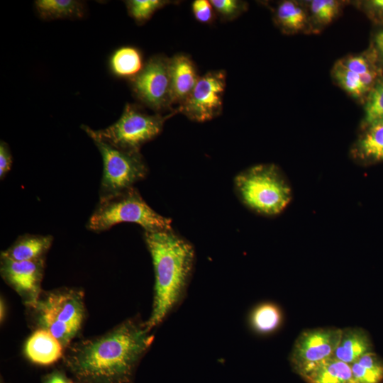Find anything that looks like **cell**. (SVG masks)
<instances>
[{"label": "cell", "mask_w": 383, "mask_h": 383, "mask_svg": "<svg viewBox=\"0 0 383 383\" xmlns=\"http://www.w3.org/2000/svg\"><path fill=\"white\" fill-rule=\"evenodd\" d=\"M303 378L308 383H355L350 365L333 357L321 363Z\"/></svg>", "instance_id": "2e32d148"}, {"label": "cell", "mask_w": 383, "mask_h": 383, "mask_svg": "<svg viewBox=\"0 0 383 383\" xmlns=\"http://www.w3.org/2000/svg\"><path fill=\"white\" fill-rule=\"evenodd\" d=\"M144 65L140 51L131 46L118 48L109 59L111 72L122 78L133 79L140 72Z\"/></svg>", "instance_id": "ac0fdd59"}, {"label": "cell", "mask_w": 383, "mask_h": 383, "mask_svg": "<svg viewBox=\"0 0 383 383\" xmlns=\"http://www.w3.org/2000/svg\"><path fill=\"white\" fill-rule=\"evenodd\" d=\"M90 138L103 160L99 201L133 187L146 177L148 167L140 152L123 150L98 138Z\"/></svg>", "instance_id": "52a82bcc"}, {"label": "cell", "mask_w": 383, "mask_h": 383, "mask_svg": "<svg viewBox=\"0 0 383 383\" xmlns=\"http://www.w3.org/2000/svg\"><path fill=\"white\" fill-rule=\"evenodd\" d=\"M12 155L9 145L1 140L0 143V178L3 179L11 170Z\"/></svg>", "instance_id": "f546056e"}, {"label": "cell", "mask_w": 383, "mask_h": 383, "mask_svg": "<svg viewBox=\"0 0 383 383\" xmlns=\"http://www.w3.org/2000/svg\"><path fill=\"white\" fill-rule=\"evenodd\" d=\"M6 305L5 304V301L2 297H1L0 301V322L2 323L6 318Z\"/></svg>", "instance_id": "1f68e13d"}, {"label": "cell", "mask_w": 383, "mask_h": 383, "mask_svg": "<svg viewBox=\"0 0 383 383\" xmlns=\"http://www.w3.org/2000/svg\"><path fill=\"white\" fill-rule=\"evenodd\" d=\"M178 112H181L179 107L166 116L149 115L135 105L127 104L119 119L107 128L96 131L82 126V128L89 137L98 138L119 149L140 152L143 144L161 133L166 120Z\"/></svg>", "instance_id": "8992f818"}, {"label": "cell", "mask_w": 383, "mask_h": 383, "mask_svg": "<svg viewBox=\"0 0 383 383\" xmlns=\"http://www.w3.org/2000/svg\"><path fill=\"white\" fill-rule=\"evenodd\" d=\"M375 43H383V30L377 34L375 37Z\"/></svg>", "instance_id": "836d02e7"}, {"label": "cell", "mask_w": 383, "mask_h": 383, "mask_svg": "<svg viewBox=\"0 0 383 383\" xmlns=\"http://www.w3.org/2000/svg\"><path fill=\"white\" fill-rule=\"evenodd\" d=\"M275 16L277 23L289 31L301 30L307 23V16L304 9L292 1L281 2L277 8Z\"/></svg>", "instance_id": "7402d4cb"}, {"label": "cell", "mask_w": 383, "mask_h": 383, "mask_svg": "<svg viewBox=\"0 0 383 383\" xmlns=\"http://www.w3.org/2000/svg\"><path fill=\"white\" fill-rule=\"evenodd\" d=\"M383 120V79H378L370 90L365 106L364 125Z\"/></svg>", "instance_id": "603a6c76"}, {"label": "cell", "mask_w": 383, "mask_h": 383, "mask_svg": "<svg viewBox=\"0 0 383 383\" xmlns=\"http://www.w3.org/2000/svg\"><path fill=\"white\" fill-rule=\"evenodd\" d=\"M42 383H73L62 371L55 370L43 377Z\"/></svg>", "instance_id": "4dcf8cb0"}, {"label": "cell", "mask_w": 383, "mask_h": 383, "mask_svg": "<svg viewBox=\"0 0 383 383\" xmlns=\"http://www.w3.org/2000/svg\"><path fill=\"white\" fill-rule=\"evenodd\" d=\"M243 202L257 213L276 215L291 200V190L273 165H260L239 174L235 179Z\"/></svg>", "instance_id": "5b68a950"}, {"label": "cell", "mask_w": 383, "mask_h": 383, "mask_svg": "<svg viewBox=\"0 0 383 383\" xmlns=\"http://www.w3.org/2000/svg\"><path fill=\"white\" fill-rule=\"evenodd\" d=\"M79 383H82V382H79Z\"/></svg>", "instance_id": "8d00e7d4"}, {"label": "cell", "mask_w": 383, "mask_h": 383, "mask_svg": "<svg viewBox=\"0 0 383 383\" xmlns=\"http://www.w3.org/2000/svg\"><path fill=\"white\" fill-rule=\"evenodd\" d=\"M152 257L155 284L148 328L160 326L184 298L192 274L195 252L192 245L172 230L145 232Z\"/></svg>", "instance_id": "7a4b0ae2"}, {"label": "cell", "mask_w": 383, "mask_h": 383, "mask_svg": "<svg viewBox=\"0 0 383 383\" xmlns=\"http://www.w3.org/2000/svg\"><path fill=\"white\" fill-rule=\"evenodd\" d=\"M171 103L179 104L186 100L199 77L192 60L183 54L170 59Z\"/></svg>", "instance_id": "4fadbf2b"}, {"label": "cell", "mask_w": 383, "mask_h": 383, "mask_svg": "<svg viewBox=\"0 0 383 383\" xmlns=\"http://www.w3.org/2000/svg\"><path fill=\"white\" fill-rule=\"evenodd\" d=\"M332 72L335 81L351 96L358 98L367 92L359 74L349 70L341 60L335 64Z\"/></svg>", "instance_id": "cb8c5ba5"}, {"label": "cell", "mask_w": 383, "mask_h": 383, "mask_svg": "<svg viewBox=\"0 0 383 383\" xmlns=\"http://www.w3.org/2000/svg\"><path fill=\"white\" fill-rule=\"evenodd\" d=\"M357 152L362 159L383 160V120L370 126L357 143Z\"/></svg>", "instance_id": "ffe728a7"}, {"label": "cell", "mask_w": 383, "mask_h": 383, "mask_svg": "<svg viewBox=\"0 0 383 383\" xmlns=\"http://www.w3.org/2000/svg\"><path fill=\"white\" fill-rule=\"evenodd\" d=\"M124 222L137 223L145 232L172 230L171 219L154 211L134 187L99 201L87 228L94 232H101Z\"/></svg>", "instance_id": "277c9868"}, {"label": "cell", "mask_w": 383, "mask_h": 383, "mask_svg": "<svg viewBox=\"0 0 383 383\" xmlns=\"http://www.w3.org/2000/svg\"><path fill=\"white\" fill-rule=\"evenodd\" d=\"M65 349L50 333L35 329L27 338L23 348L26 357L32 363L51 365L62 359Z\"/></svg>", "instance_id": "7c38bea8"}, {"label": "cell", "mask_w": 383, "mask_h": 383, "mask_svg": "<svg viewBox=\"0 0 383 383\" xmlns=\"http://www.w3.org/2000/svg\"><path fill=\"white\" fill-rule=\"evenodd\" d=\"M35 7L39 16L47 21L81 18L85 11L84 3L76 0H37Z\"/></svg>", "instance_id": "e0dca14e"}, {"label": "cell", "mask_w": 383, "mask_h": 383, "mask_svg": "<svg viewBox=\"0 0 383 383\" xmlns=\"http://www.w3.org/2000/svg\"><path fill=\"white\" fill-rule=\"evenodd\" d=\"M84 293L75 287L43 291L31 307L27 308L35 329L50 333L66 350L79 333L86 317Z\"/></svg>", "instance_id": "3957f363"}, {"label": "cell", "mask_w": 383, "mask_h": 383, "mask_svg": "<svg viewBox=\"0 0 383 383\" xmlns=\"http://www.w3.org/2000/svg\"><path fill=\"white\" fill-rule=\"evenodd\" d=\"M44 269L45 259L15 261L1 256V276L20 296L26 308L33 306L43 292L41 283Z\"/></svg>", "instance_id": "8fae6325"}, {"label": "cell", "mask_w": 383, "mask_h": 383, "mask_svg": "<svg viewBox=\"0 0 383 383\" xmlns=\"http://www.w3.org/2000/svg\"><path fill=\"white\" fill-rule=\"evenodd\" d=\"M226 79L223 70L209 72L199 77L192 92L179 106L181 112L196 122L218 116L222 110Z\"/></svg>", "instance_id": "30bf717a"}, {"label": "cell", "mask_w": 383, "mask_h": 383, "mask_svg": "<svg viewBox=\"0 0 383 383\" xmlns=\"http://www.w3.org/2000/svg\"><path fill=\"white\" fill-rule=\"evenodd\" d=\"M341 335V328H317L302 331L296 339L289 355L296 373L304 377L321 363L333 357Z\"/></svg>", "instance_id": "ba28073f"}, {"label": "cell", "mask_w": 383, "mask_h": 383, "mask_svg": "<svg viewBox=\"0 0 383 383\" xmlns=\"http://www.w3.org/2000/svg\"><path fill=\"white\" fill-rule=\"evenodd\" d=\"M53 241L50 235L24 234L18 238L1 256L15 261H34L45 258Z\"/></svg>", "instance_id": "5bb4252c"}, {"label": "cell", "mask_w": 383, "mask_h": 383, "mask_svg": "<svg viewBox=\"0 0 383 383\" xmlns=\"http://www.w3.org/2000/svg\"><path fill=\"white\" fill-rule=\"evenodd\" d=\"M153 340L146 321L131 317L104 334L71 344L62 362L79 382L133 383L136 370Z\"/></svg>", "instance_id": "6da1fadb"}, {"label": "cell", "mask_w": 383, "mask_h": 383, "mask_svg": "<svg viewBox=\"0 0 383 383\" xmlns=\"http://www.w3.org/2000/svg\"><path fill=\"white\" fill-rule=\"evenodd\" d=\"M373 9L383 11V0H374L369 2Z\"/></svg>", "instance_id": "d6a6232c"}, {"label": "cell", "mask_w": 383, "mask_h": 383, "mask_svg": "<svg viewBox=\"0 0 383 383\" xmlns=\"http://www.w3.org/2000/svg\"><path fill=\"white\" fill-rule=\"evenodd\" d=\"M210 2L223 20L235 18L245 9V4L237 0H211Z\"/></svg>", "instance_id": "4316f807"}, {"label": "cell", "mask_w": 383, "mask_h": 383, "mask_svg": "<svg viewBox=\"0 0 383 383\" xmlns=\"http://www.w3.org/2000/svg\"><path fill=\"white\" fill-rule=\"evenodd\" d=\"M282 321L280 308L272 302L258 304L251 311L248 323L252 330L257 334H270L277 330Z\"/></svg>", "instance_id": "d6986e66"}, {"label": "cell", "mask_w": 383, "mask_h": 383, "mask_svg": "<svg viewBox=\"0 0 383 383\" xmlns=\"http://www.w3.org/2000/svg\"><path fill=\"white\" fill-rule=\"evenodd\" d=\"M343 64L350 71L360 75L372 67H370L369 60L362 55H351L345 60H342Z\"/></svg>", "instance_id": "f1b7e54d"}, {"label": "cell", "mask_w": 383, "mask_h": 383, "mask_svg": "<svg viewBox=\"0 0 383 383\" xmlns=\"http://www.w3.org/2000/svg\"><path fill=\"white\" fill-rule=\"evenodd\" d=\"M355 383H379L383 379V363L372 352L350 365Z\"/></svg>", "instance_id": "44dd1931"}, {"label": "cell", "mask_w": 383, "mask_h": 383, "mask_svg": "<svg viewBox=\"0 0 383 383\" xmlns=\"http://www.w3.org/2000/svg\"><path fill=\"white\" fill-rule=\"evenodd\" d=\"M340 6V2L335 0H313L311 1L310 9L317 22L326 25L338 15Z\"/></svg>", "instance_id": "484cf974"}, {"label": "cell", "mask_w": 383, "mask_h": 383, "mask_svg": "<svg viewBox=\"0 0 383 383\" xmlns=\"http://www.w3.org/2000/svg\"><path fill=\"white\" fill-rule=\"evenodd\" d=\"M376 45L383 61V43H376Z\"/></svg>", "instance_id": "e575fe53"}, {"label": "cell", "mask_w": 383, "mask_h": 383, "mask_svg": "<svg viewBox=\"0 0 383 383\" xmlns=\"http://www.w3.org/2000/svg\"><path fill=\"white\" fill-rule=\"evenodd\" d=\"M1 383H6L2 379H1Z\"/></svg>", "instance_id": "d590c367"}, {"label": "cell", "mask_w": 383, "mask_h": 383, "mask_svg": "<svg viewBox=\"0 0 383 383\" xmlns=\"http://www.w3.org/2000/svg\"><path fill=\"white\" fill-rule=\"evenodd\" d=\"M170 1L164 0H130L126 4L129 15L138 23H144Z\"/></svg>", "instance_id": "d4e9b609"}, {"label": "cell", "mask_w": 383, "mask_h": 383, "mask_svg": "<svg viewBox=\"0 0 383 383\" xmlns=\"http://www.w3.org/2000/svg\"><path fill=\"white\" fill-rule=\"evenodd\" d=\"M131 81L137 98L155 111L172 105L170 59L161 55L151 57Z\"/></svg>", "instance_id": "9c48e42d"}, {"label": "cell", "mask_w": 383, "mask_h": 383, "mask_svg": "<svg viewBox=\"0 0 383 383\" xmlns=\"http://www.w3.org/2000/svg\"><path fill=\"white\" fill-rule=\"evenodd\" d=\"M195 18L203 23H209L213 20L214 9L210 1L195 0L192 4Z\"/></svg>", "instance_id": "83f0119b"}, {"label": "cell", "mask_w": 383, "mask_h": 383, "mask_svg": "<svg viewBox=\"0 0 383 383\" xmlns=\"http://www.w3.org/2000/svg\"><path fill=\"white\" fill-rule=\"evenodd\" d=\"M368 335L360 328H341V335L333 357L352 365L365 354L372 352Z\"/></svg>", "instance_id": "9a60e30c"}]
</instances>
